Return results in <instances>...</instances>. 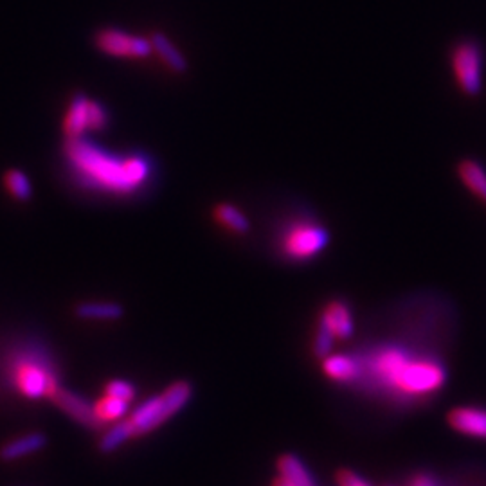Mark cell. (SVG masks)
Masks as SVG:
<instances>
[{
  "instance_id": "obj_1",
  "label": "cell",
  "mask_w": 486,
  "mask_h": 486,
  "mask_svg": "<svg viewBox=\"0 0 486 486\" xmlns=\"http://www.w3.org/2000/svg\"><path fill=\"white\" fill-rule=\"evenodd\" d=\"M65 157L76 177L92 189L131 193L150 177V163L143 155H112L82 137L65 139Z\"/></svg>"
},
{
  "instance_id": "obj_2",
  "label": "cell",
  "mask_w": 486,
  "mask_h": 486,
  "mask_svg": "<svg viewBox=\"0 0 486 486\" xmlns=\"http://www.w3.org/2000/svg\"><path fill=\"white\" fill-rule=\"evenodd\" d=\"M193 387L186 380H177L168 386L161 394L148 398L143 405H139L130 416V427L133 438L148 434L168 422L191 398Z\"/></svg>"
},
{
  "instance_id": "obj_3",
  "label": "cell",
  "mask_w": 486,
  "mask_h": 486,
  "mask_svg": "<svg viewBox=\"0 0 486 486\" xmlns=\"http://www.w3.org/2000/svg\"><path fill=\"white\" fill-rule=\"evenodd\" d=\"M382 368L391 375L393 382L409 394H427L438 391L445 384V370L429 361H405L402 355L389 354L382 361Z\"/></svg>"
},
{
  "instance_id": "obj_4",
  "label": "cell",
  "mask_w": 486,
  "mask_h": 486,
  "mask_svg": "<svg viewBox=\"0 0 486 486\" xmlns=\"http://www.w3.org/2000/svg\"><path fill=\"white\" fill-rule=\"evenodd\" d=\"M108 114L103 105L89 100L85 94H76L68 107L63 121L65 137H82L87 130H100L107 124Z\"/></svg>"
},
{
  "instance_id": "obj_5",
  "label": "cell",
  "mask_w": 486,
  "mask_h": 486,
  "mask_svg": "<svg viewBox=\"0 0 486 486\" xmlns=\"http://www.w3.org/2000/svg\"><path fill=\"white\" fill-rule=\"evenodd\" d=\"M452 71L459 89L468 96H477L482 87V54L479 45L465 42L452 54Z\"/></svg>"
},
{
  "instance_id": "obj_6",
  "label": "cell",
  "mask_w": 486,
  "mask_h": 486,
  "mask_svg": "<svg viewBox=\"0 0 486 486\" xmlns=\"http://www.w3.org/2000/svg\"><path fill=\"white\" fill-rule=\"evenodd\" d=\"M94 42L101 52L117 58H147L154 52L150 38L130 35L114 28L100 31Z\"/></svg>"
},
{
  "instance_id": "obj_7",
  "label": "cell",
  "mask_w": 486,
  "mask_h": 486,
  "mask_svg": "<svg viewBox=\"0 0 486 486\" xmlns=\"http://www.w3.org/2000/svg\"><path fill=\"white\" fill-rule=\"evenodd\" d=\"M49 398L54 402V405H58L67 416H71V418L80 426L91 431L103 429L105 420L98 414L96 405H91L80 394L63 387H52L49 391Z\"/></svg>"
},
{
  "instance_id": "obj_8",
  "label": "cell",
  "mask_w": 486,
  "mask_h": 486,
  "mask_svg": "<svg viewBox=\"0 0 486 486\" xmlns=\"http://www.w3.org/2000/svg\"><path fill=\"white\" fill-rule=\"evenodd\" d=\"M328 233L321 226L314 224H303L291 229V233L285 236V252L291 258L296 259H308L315 254H319L328 245Z\"/></svg>"
},
{
  "instance_id": "obj_9",
  "label": "cell",
  "mask_w": 486,
  "mask_h": 486,
  "mask_svg": "<svg viewBox=\"0 0 486 486\" xmlns=\"http://www.w3.org/2000/svg\"><path fill=\"white\" fill-rule=\"evenodd\" d=\"M447 422L459 434L486 440V410L479 407H456L449 412Z\"/></svg>"
},
{
  "instance_id": "obj_10",
  "label": "cell",
  "mask_w": 486,
  "mask_h": 486,
  "mask_svg": "<svg viewBox=\"0 0 486 486\" xmlns=\"http://www.w3.org/2000/svg\"><path fill=\"white\" fill-rule=\"evenodd\" d=\"M319 321H323L331 330L335 339H340V340L350 339L355 331V323H354L352 312H350L348 305L342 303V301H330L324 307Z\"/></svg>"
},
{
  "instance_id": "obj_11",
  "label": "cell",
  "mask_w": 486,
  "mask_h": 486,
  "mask_svg": "<svg viewBox=\"0 0 486 486\" xmlns=\"http://www.w3.org/2000/svg\"><path fill=\"white\" fill-rule=\"evenodd\" d=\"M150 42H152L154 52L159 54V58L168 65L170 71H173L177 75L187 73V60L164 33H154L150 36Z\"/></svg>"
},
{
  "instance_id": "obj_12",
  "label": "cell",
  "mask_w": 486,
  "mask_h": 486,
  "mask_svg": "<svg viewBox=\"0 0 486 486\" xmlns=\"http://www.w3.org/2000/svg\"><path fill=\"white\" fill-rule=\"evenodd\" d=\"M277 472H280V477L283 481L294 486H317L308 468L294 454H283L277 459Z\"/></svg>"
},
{
  "instance_id": "obj_13",
  "label": "cell",
  "mask_w": 486,
  "mask_h": 486,
  "mask_svg": "<svg viewBox=\"0 0 486 486\" xmlns=\"http://www.w3.org/2000/svg\"><path fill=\"white\" fill-rule=\"evenodd\" d=\"M47 445V436L42 433H31L19 440H13L0 449V459L3 461H15L28 454L38 452Z\"/></svg>"
},
{
  "instance_id": "obj_14",
  "label": "cell",
  "mask_w": 486,
  "mask_h": 486,
  "mask_svg": "<svg viewBox=\"0 0 486 486\" xmlns=\"http://www.w3.org/2000/svg\"><path fill=\"white\" fill-rule=\"evenodd\" d=\"M458 175L461 179V182L477 196L486 203V171L482 170V166L475 161H463L458 166Z\"/></svg>"
},
{
  "instance_id": "obj_15",
  "label": "cell",
  "mask_w": 486,
  "mask_h": 486,
  "mask_svg": "<svg viewBox=\"0 0 486 486\" xmlns=\"http://www.w3.org/2000/svg\"><path fill=\"white\" fill-rule=\"evenodd\" d=\"M323 370L331 380H339V382H350L359 375L357 363L352 357H346V355L324 357Z\"/></svg>"
},
{
  "instance_id": "obj_16",
  "label": "cell",
  "mask_w": 486,
  "mask_h": 486,
  "mask_svg": "<svg viewBox=\"0 0 486 486\" xmlns=\"http://www.w3.org/2000/svg\"><path fill=\"white\" fill-rule=\"evenodd\" d=\"M215 219L219 220L220 226L226 229L236 233V235H245L251 231V222L249 219L238 210L233 203H219L213 211Z\"/></svg>"
},
{
  "instance_id": "obj_17",
  "label": "cell",
  "mask_w": 486,
  "mask_h": 486,
  "mask_svg": "<svg viewBox=\"0 0 486 486\" xmlns=\"http://www.w3.org/2000/svg\"><path fill=\"white\" fill-rule=\"evenodd\" d=\"M75 314L80 319H96V321H116L121 319L124 308L119 303H80L75 308Z\"/></svg>"
},
{
  "instance_id": "obj_18",
  "label": "cell",
  "mask_w": 486,
  "mask_h": 486,
  "mask_svg": "<svg viewBox=\"0 0 486 486\" xmlns=\"http://www.w3.org/2000/svg\"><path fill=\"white\" fill-rule=\"evenodd\" d=\"M130 438H133V433H131V427L126 422H119L116 426H112L100 440V450L103 454H110L114 452L116 449H119L124 442H128Z\"/></svg>"
},
{
  "instance_id": "obj_19",
  "label": "cell",
  "mask_w": 486,
  "mask_h": 486,
  "mask_svg": "<svg viewBox=\"0 0 486 486\" xmlns=\"http://www.w3.org/2000/svg\"><path fill=\"white\" fill-rule=\"evenodd\" d=\"M4 182L8 186V189L12 191V195L22 202L31 200L33 196V186L31 180L28 179L26 173H22L20 170H10L4 175Z\"/></svg>"
},
{
  "instance_id": "obj_20",
  "label": "cell",
  "mask_w": 486,
  "mask_h": 486,
  "mask_svg": "<svg viewBox=\"0 0 486 486\" xmlns=\"http://www.w3.org/2000/svg\"><path fill=\"white\" fill-rule=\"evenodd\" d=\"M128 403L126 400H121V398H116V396H108L105 394V398L96 405V410L98 414L101 416V418L105 422L108 420H116V418H121V416L126 412L128 409Z\"/></svg>"
},
{
  "instance_id": "obj_21",
  "label": "cell",
  "mask_w": 486,
  "mask_h": 486,
  "mask_svg": "<svg viewBox=\"0 0 486 486\" xmlns=\"http://www.w3.org/2000/svg\"><path fill=\"white\" fill-rule=\"evenodd\" d=\"M333 339H335V335L331 333V330L323 321H319L317 335H315V340H314V352H315L317 357L324 359V357L330 355L331 346H333Z\"/></svg>"
},
{
  "instance_id": "obj_22",
  "label": "cell",
  "mask_w": 486,
  "mask_h": 486,
  "mask_svg": "<svg viewBox=\"0 0 486 486\" xmlns=\"http://www.w3.org/2000/svg\"><path fill=\"white\" fill-rule=\"evenodd\" d=\"M22 387L28 394L31 396H40L45 389H47V384H45V377L36 371V370H29L24 373L22 377Z\"/></svg>"
},
{
  "instance_id": "obj_23",
  "label": "cell",
  "mask_w": 486,
  "mask_h": 486,
  "mask_svg": "<svg viewBox=\"0 0 486 486\" xmlns=\"http://www.w3.org/2000/svg\"><path fill=\"white\" fill-rule=\"evenodd\" d=\"M105 394L130 402L135 396V387L124 380H110L105 389Z\"/></svg>"
},
{
  "instance_id": "obj_24",
  "label": "cell",
  "mask_w": 486,
  "mask_h": 486,
  "mask_svg": "<svg viewBox=\"0 0 486 486\" xmlns=\"http://www.w3.org/2000/svg\"><path fill=\"white\" fill-rule=\"evenodd\" d=\"M337 484L339 486H371L366 479H363L361 475H357L355 472L342 468L337 472Z\"/></svg>"
},
{
  "instance_id": "obj_25",
  "label": "cell",
  "mask_w": 486,
  "mask_h": 486,
  "mask_svg": "<svg viewBox=\"0 0 486 486\" xmlns=\"http://www.w3.org/2000/svg\"><path fill=\"white\" fill-rule=\"evenodd\" d=\"M410 486H436V484H434L433 477H429V475H418V477L414 479V482Z\"/></svg>"
},
{
  "instance_id": "obj_26",
  "label": "cell",
  "mask_w": 486,
  "mask_h": 486,
  "mask_svg": "<svg viewBox=\"0 0 486 486\" xmlns=\"http://www.w3.org/2000/svg\"><path fill=\"white\" fill-rule=\"evenodd\" d=\"M272 486H294V484H291V482H287V481H283L282 477H277L275 481H274V484Z\"/></svg>"
}]
</instances>
